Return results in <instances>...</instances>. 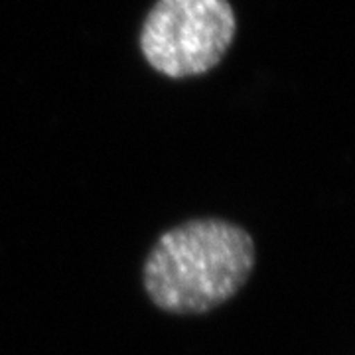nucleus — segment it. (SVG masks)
I'll list each match as a JSON object with an SVG mask.
<instances>
[{
	"mask_svg": "<svg viewBox=\"0 0 355 355\" xmlns=\"http://www.w3.org/2000/svg\"><path fill=\"white\" fill-rule=\"evenodd\" d=\"M237 36L229 0H154L139 28L142 62L156 76L188 81L211 73Z\"/></svg>",
	"mask_w": 355,
	"mask_h": 355,
	"instance_id": "2",
	"label": "nucleus"
},
{
	"mask_svg": "<svg viewBox=\"0 0 355 355\" xmlns=\"http://www.w3.org/2000/svg\"><path fill=\"white\" fill-rule=\"evenodd\" d=\"M253 237L225 219L164 231L144 261V288L170 314H205L241 291L254 266Z\"/></svg>",
	"mask_w": 355,
	"mask_h": 355,
	"instance_id": "1",
	"label": "nucleus"
}]
</instances>
